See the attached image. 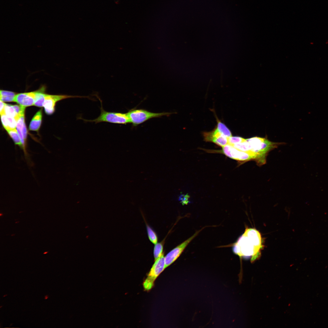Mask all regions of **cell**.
<instances>
[{
    "label": "cell",
    "instance_id": "1",
    "mask_svg": "<svg viewBox=\"0 0 328 328\" xmlns=\"http://www.w3.org/2000/svg\"><path fill=\"white\" fill-rule=\"evenodd\" d=\"M233 246L234 253L241 258L250 259L253 262L260 257L263 248L261 234L255 228H246Z\"/></svg>",
    "mask_w": 328,
    "mask_h": 328
},
{
    "label": "cell",
    "instance_id": "2",
    "mask_svg": "<svg viewBox=\"0 0 328 328\" xmlns=\"http://www.w3.org/2000/svg\"><path fill=\"white\" fill-rule=\"evenodd\" d=\"M100 101L101 107L100 108L101 113L96 118L93 120H84L85 121L94 122L95 124L101 122H107L112 123L126 124L130 123L129 119L127 113L108 112L103 108L101 100L97 97Z\"/></svg>",
    "mask_w": 328,
    "mask_h": 328
},
{
    "label": "cell",
    "instance_id": "3",
    "mask_svg": "<svg viewBox=\"0 0 328 328\" xmlns=\"http://www.w3.org/2000/svg\"><path fill=\"white\" fill-rule=\"evenodd\" d=\"M172 113L170 112L154 113L143 109H133L127 113L130 123L134 126H137L153 118L169 116Z\"/></svg>",
    "mask_w": 328,
    "mask_h": 328
},
{
    "label": "cell",
    "instance_id": "4",
    "mask_svg": "<svg viewBox=\"0 0 328 328\" xmlns=\"http://www.w3.org/2000/svg\"><path fill=\"white\" fill-rule=\"evenodd\" d=\"M165 268V257L163 253L160 257L155 260L143 283V286L146 290H149L152 288L155 280Z\"/></svg>",
    "mask_w": 328,
    "mask_h": 328
},
{
    "label": "cell",
    "instance_id": "5",
    "mask_svg": "<svg viewBox=\"0 0 328 328\" xmlns=\"http://www.w3.org/2000/svg\"><path fill=\"white\" fill-rule=\"evenodd\" d=\"M278 143L271 142L267 139L258 145L251 150L255 155V159L258 164L261 165L265 162V156L267 153L273 149L277 147Z\"/></svg>",
    "mask_w": 328,
    "mask_h": 328
},
{
    "label": "cell",
    "instance_id": "6",
    "mask_svg": "<svg viewBox=\"0 0 328 328\" xmlns=\"http://www.w3.org/2000/svg\"><path fill=\"white\" fill-rule=\"evenodd\" d=\"M196 231L192 236L180 244L170 251L165 257V266L167 267L173 263L179 256L185 248L191 241L205 227Z\"/></svg>",
    "mask_w": 328,
    "mask_h": 328
},
{
    "label": "cell",
    "instance_id": "7",
    "mask_svg": "<svg viewBox=\"0 0 328 328\" xmlns=\"http://www.w3.org/2000/svg\"><path fill=\"white\" fill-rule=\"evenodd\" d=\"M222 148L223 153L230 158L241 162L254 159L250 152L242 151L230 145L227 144Z\"/></svg>",
    "mask_w": 328,
    "mask_h": 328
},
{
    "label": "cell",
    "instance_id": "8",
    "mask_svg": "<svg viewBox=\"0 0 328 328\" xmlns=\"http://www.w3.org/2000/svg\"><path fill=\"white\" fill-rule=\"evenodd\" d=\"M83 96H72L64 95H52L46 94L45 100L43 104L46 113L47 114H51L55 110L56 103L60 100L70 98L84 97Z\"/></svg>",
    "mask_w": 328,
    "mask_h": 328
},
{
    "label": "cell",
    "instance_id": "9",
    "mask_svg": "<svg viewBox=\"0 0 328 328\" xmlns=\"http://www.w3.org/2000/svg\"><path fill=\"white\" fill-rule=\"evenodd\" d=\"M203 135L206 142H213L222 147L228 144V138L221 134L216 127L212 131L203 132Z\"/></svg>",
    "mask_w": 328,
    "mask_h": 328
},
{
    "label": "cell",
    "instance_id": "10",
    "mask_svg": "<svg viewBox=\"0 0 328 328\" xmlns=\"http://www.w3.org/2000/svg\"><path fill=\"white\" fill-rule=\"evenodd\" d=\"M24 112L25 111H23L19 115L17 121L16 128L21 139L25 156L26 157L28 155L26 149L27 131L25 121Z\"/></svg>",
    "mask_w": 328,
    "mask_h": 328
},
{
    "label": "cell",
    "instance_id": "11",
    "mask_svg": "<svg viewBox=\"0 0 328 328\" xmlns=\"http://www.w3.org/2000/svg\"><path fill=\"white\" fill-rule=\"evenodd\" d=\"M36 91L19 93L16 94L14 102H15L20 105L26 107L34 105Z\"/></svg>",
    "mask_w": 328,
    "mask_h": 328
},
{
    "label": "cell",
    "instance_id": "12",
    "mask_svg": "<svg viewBox=\"0 0 328 328\" xmlns=\"http://www.w3.org/2000/svg\"><path fill=\"white\" fill-rule=\"evenodd\" d=\"M0 115L2 125L6 131L16 128L17 121L15 118L9 116L5 114Z\"/></svg>",
    "mask_w": 328,
    "mask_h": 328
},
{
    "label": "cell",
    "instance_id": "13",
    "mask_svg": "<svg viewBox=\"0 0 328 328\" xmlns=\"http://www.w3.org/2000/svg\"><path fill=\"white\" fill-rule=\"evenodd\" d=\"M42 120V111L40 109L34 115L29 125V129L31 131H38L41 126Z\"/></svg>",
    "mask_w": 328,
    "mask_h": 328
},
{
    "label": "cell",
    "instance_id": "14",
    "mask_svg": "<svg viewBox=\"0 0 328 328\" xmlns=\"http://www.w3.org/2000/svg\"><path fill=\"white\" fill-rule=\"evenodd\" d=\"M44 88L43 87L40 89L36 91L34 105L40 107H43V104L45 101V97L46 94L44 93Z\"/></svg>",
    "mask_w": 328,
    "mask_h": 328
},
{
    "label": "cell",
    "instance_id": "15",
    "mask_svg": "<svg viewBox=\"0 0 328 328\" xmlns=\"http://www.w3.org/2000/svg\"><path fill=\"white\" fill-rule=\"evenodd\" d=\"M216 120L217 122L216 127L218 131L227 138L232 136L231 131L226 125L221 122L217 117Z\"/></svg>",
    "mask_w": 328,
    "mask_h": 328
},
{
    "label": "cell",
    "instance_id": "16",
    "mask_svg": "<svg viewBox=\"0 0 328 328\" xmlns=\"http://www.w3.org/2000/svg\"><path fill=\"white\" fill-rule=\"evenodd\" d=\"M7 131L12 139L15 143L20 146L22 149V144L16 129L15 128L9 130Z\"/></svg>",
    "mask_w": 328,
    "mask_h": 328
},
{
    "label": "cell",
    "instance_id": "17",
    "mask_svg": "<svg viewBox=\"0 0 328 328\" xmlns=\"http://www.w3.org/2000/svg\"><path fill=\"white\" fill-rule=\"evenodd\" d=\"M4 112L6 115L15 118L17 121L19 117L12 105L5 104Z\"/></svg>",
    "mask_w": 328,
    "mask_h": 328
},
{
    "label": "cell",
    "instance_id": "18",
    "mask_svg": "<svg viewBox=\"0 0 328 328\" xmlns=\"http://www.w3.org/2000/svg\"><path fill=\"white\" fill-rule=\"evenodd\" d=\"M234 147L242 151L249 152L251 150V147L250 144L246 141L232 145Z\"/></svg>",
    "mask_w": 328,
    "mask_h": 328
},
{
    "label": "cell",
    "instance_id": "19",
    "mask_svg": "<svg viewBox=\"0 0 328 328\" xmlns=\"http://www.w3.org/2000/svg\"><path fill=\"white\" fill-rule=\"evenodd\" d=\"M163 241L156 243L154 247L153 254L155 261L160 257L163 253Z\"/></svg>",
    "mask_w": 328,
    "mask_h": 328
},
{
    "label": "cell",
    "instance_id": "20",
    "mask_svg": "<svg viewBox=\"0 0 328 328\" xmlns=\"http://www.w3.org/2000/svg\"><path fill=\"white\" fill-rule=\"evenodd\" d=\"M265 138L260 137H255L246 139V140L250 145L252 149L257 146L264 140Z\"/></svg>",
    "mask_w": 328,
    "mask_h": 328
},
{
    "label": "cell",
    "instance_id": "21",
    "mask_svg": "<svg viewBox=\"0 0 328 328\" xmlns=\"http://www.w3.org/2000/svg\"><path fill=\"white\" fill-rule=\"evenodd\" d=\"M146 228L149 239L153 244H156L158 241V237L156 234L147 224H146Z\"/></svg>",
    "mask_w": 328,
    "mask_h": 328
},
{
    "label": "cell",
    "instance_id": "22",
    "mask_svg": "<svg viewBox=\"0 0 328 328\" xmlns=\"http://www.w3.org/2000/svg\"><path fill=\"white\" fill-rule=\"evenodd\" d=\"M246 141V139L239 136H231L228 138V144L232 145Z\"/></svg>",
    "mask_w": 328,
    "mask_h": 328
},
{
    "label": "cell",
    "instance_id": "23",
    "mask_svg": "<svg viewBox=\"0 0 328 328\" xmlns=\"http://www.w3.org/2000/svg\"><path fill=\"white\" fill-rule=\"evenodd\" d=\"M189 196L187 194H181L179 197V200L183 204H187L189 202Z\"/></svg>",
    "mask_w": 328,
    "mask_h": 328
},
{
    "label": "cell",
    "instance_id": "24",
    "mask_svg": "<svg viewBox=\"0 0 328 328\" xmlns=\"http://www.w3.org/2000/svg\"><path fill=\"white\" fill-rule=\"evenodd\" d=\"M0 96H15L16 95L13 92L1 90L0 91Z\"/></svg>",
    "mask_w": 328,
    "mask_h": 328
},
{
    "label": "cell",
    "instance_id": "25",
    "mask_svg": "<svg viewBox=\"0 0 328 328\" xmlns=\"http://www.w3.org/2000/svg\"><path fill=\"white\" fill-rule=\"evenodd\" d=\"M0 115L4 114V109L5 106V103L4 102L0 100Z\"/></svg>",
    "mask_w": 328,
    "mask_h": 328
}]
</instances>
